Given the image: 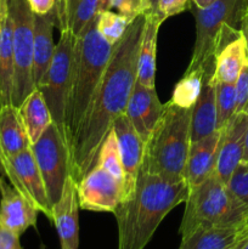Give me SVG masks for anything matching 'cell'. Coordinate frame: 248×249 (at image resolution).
Listing matches in <instances>:
<instances>
[{
  "instance_id": "f1b7e54d",
  "label": "cell",
  "mask_w": 248,
  "mask_h": 249,
  "mask_svg": "<svg viewBox=\"0 0 248 249\" xmlns=\"http://www.w3.org/2000/svg\"><path fill=\"white\" fill-rule=\"evenodd\" d=\"M129 23L130 21L126 17L111 10L99 12V17H97V28H99L100 34L104 36L105 40L108 41L113 46L124 36Z\"/></svg>"
},
{
  "instance_id": "bcb514c9",
  "label": "cell",
  "mask_w": 248,
  "mask_h": 249,
  "mask_svg": "<svg viewBox=\"0 0 248 249\" xmlns=\"http://www.w3.org/2000/svg\"><path fill=\"white\" fill-rule=\"evenodd\" d=\"M246 229V231H247V232H248V228H245Z\"/></svg>"
},
{
  "instance_id": "ab89813d",
  "label": "cell",
  "mask_w": 248,
  "mask_h": 249,
  "mask_svg": "<svg viewBox=\"0 0 248 249\" xmlns=\"http://www.w3.org/2000/svg\"><path fill=\"white\" fill-rule=\"evenodd\" d=\"M241 163H243V164H248V129H247V133H246L245 147H243V155H242V160H241Z\"/></svg>"
},
{
  "instance_id": "ba28073f",
  "label": "cell",
  "mask_w": 248,
  "mask_h": 249,
  "mask_svg": "<svg viewBox=\"0 0 248 249\" xmlns=\"http://www.w3.org/2000/svg\"><path fill=\"white\" fill-rule=\"evenodd\" d=\"M75 36L70 28L61 29L49 70L36 85L50 109L53 122L65 139V119L72 79ZM66 141V140H65ZM68 147V146H67Z\"/></svg>"
},
{
  "instance_id": "83f0119b",
  "label": "cell",
  "mask_w": 248,
  "mask_h": 249,
  "mask_svg": "<svg viewBox=\"0 0 248 249\" xmlns=\"http://www.w3.org/2000/svg\"><path fill=\"white\" fill-rule=\"evenodd\" d=\"M214 82V80H213ZM215 85L216 129L224 128L236 113L235 84L214 82Z\"/></svg>"
},
{
  "instance_id": "ee69618b",
  "label": "cell",
  "mask_w": 248,
  "mask_h": 249,
  "mask_svg": "<svg viewBox=\"0 0 248 249\" xmlns=\"http://www.w3.org/2000/svg\"><path fill=\"white\" fill-rule=\"evenodd\" d=\"M243 228H248V215H247V218H246V221H245V225H243Z\"/></svg>"
},
{
  "instance_id": "4316f807",
  "label": "cell",
  "mask_w": 248,
  "mask_h": 249,
  "mask_svg": "<svg viewBox=\"0 0 248 249\" xmlns=\"http://www.w3.org/2000/svg\"><path fill=\"white\" fill-rule=\"evenodd\" d=\"M204 74L206 73L202 70H186L175 85L169 101L182 108H192L201 94Z\"/></svg>"
},
{
  "instance_id": "e575fe53",
  "label": "cell",
  "mask_w": 248,
  "mask_h": 249,
  "mask_svg": "<svg viewBox=\"0 0 248 249\" xmlns=\"http://www.w3.org/2000/svg\"><path fill=\"white\" fill-rule=\"evenodd\" d=\"M19 237L14 231L0 225V249H23Z\"/></svg>"
},
{
  "instance_id": "8fae6325",
  "label": "cell",
  "mask_w": 248,
  "mask_h": 249,
  "mask_svg": "<svg viewBox=\"0 0 248 249\" xmlns=\"http://www.w3.org/2000/svg\"><path fill=\"white\" fill-rule=\"evenodd\" d=\"M247 129L248 105L245 109L233 114L230 122L224 126L220 151L214 173L226 185L242 160Z\"/></svg>"
},
{
  "instance_id": "60d3db41",
  "label": "cell",
  "mask_w": 248,
  "mask_h": 249,
  "mask_svg": "<svg viewBox=\"0 0 248 249\" xmlns=\"http://www.w3.org/2000/svg\"><path fill=\"white\" fill-rule=\"evenodd\" d=\"M112 0H99V12L111 10Z\"/></svg>"
},
{
  "instance_id": "b9f144b4",
  "label": "cell",
  "mask_w": 248,
  "mask_h": 249,
  "mask_svg": "<svg viewBox=\"0 0 248 249\" xmlns=\"http://www.w3.org/2000/svg\"><path fill=\"white\" fill-rule=\"evenodd\" d=\"M235 249H248V235L245 236L243 238H241L238 241V243L236 245Z\"/></svg>"
},
{
  "instance_id": "f546056e",
  "label": "cell",
  "mask_w": 248,
  "mask_h": 249,
  "mask_svg": "<svg viewBox=\"0 0 248 249\" xmlns=\"http://www.w3.org/2000/svg\"><path fill=\"white\" fill-rule=\"evenodd\" d=\"M228 186L233 196L248 208V164L240 163L231 175Z\"/></svg>"
},
{
  "instance_id": "277c9868",
  "label": "cell",
  "mask_w": 248,
  "mask_h": 249,
  "mask_svg": "<svg viewBox=\"0 0 248 249\" xmlns=\"http://www.w3.org/2000/svg\"><path fill=\"white\" fill-rule=\"evenodd\" d=\"M192 108H182L173 102L164 109L145 142L140 172L158 175L173 181L184 179L191 146Z\"/></svg>"
},
{
  "instance_id": "7bdbcfd3",
  "label": "cell",
  "mask_w": 248,
  "mask_h": 249,
  "mask_svg": "<svg viewBox=\"0 0 248 249\" xmlns=\"http://www.w3.org/2000/svg\"><path fill=\"white\" fill-rule=\"evenodd\" d=\"M63 4V0H56V4H55V9H57V7H60L61 5Z\"/></svg>"
},
{
  "instance_id": "836d02e7",
  "label": "cell",
  "mask_w": 248,
  "mask_h": 249,
  "mask_svg": "<svg viewBox=\"0 0 248 249\" xmlns=\"http://www.w3.org/2000/svg\"><path fill=\"white\" fill-rule=\"evenodd\" d=\"M0 175L4 178H6L7 180H9L10 184L12 185V186L15 187V189L17 190V191L19 192V194L23 195L24 197H26L27 199L28 198V195H27L26 190L23 189V186H22L21 181L18 180V177H17L16 172H15L14 167H12L11 164V160H9V158L5 156L4 151H2L1 146H0ZM31 201V199H29Z\"/></svg>"
},
{
  "instance_id": "52a82bcc",
  "label": "cell",
  "mask_w": 248,
  "mask_h": 249,
  "mask_svg": "<svg viewBox=\"0 0 248 249\" xmlns=\"http://www.w3.org/2000/svg\"><path fill=\"white\" fill-rule=\"evenodd\" d=\"M12 19L14 89L12 105L18 107L35 89L33 80L34 18L28 0H7Z\"/></svg>"
},
{
  "instance_id": "9a60e30c",
  "label": "cell",
  "mask_w": 248,
  "mask_h": 249,
  "mask_svg": "<svg viewBox=\"0 0 248 249\" xmlns=\"http://www.w3.org/2000/svg\"><path fill=\"white\" fill-rule=\"evenodd\" d=\"M163 109L164 105L159 101L156 88L143 87L136 82L124 114L146 142L151 131L159 121Z\"/></svg>"
},
{
  "instance_id": "2e32d148",
  "label": "cell",
  "mask_w": 248,
  "mask_h": 249,
  "mask_svg": "<svg viewBox=\"0 0 248 249\" xmlns=\"http://www.w3.org/2000/svg\"><path fill=\"white\" fill-rule=\"evenodd\" d=\"M223 133L224 128L216 129L211 135L192 142L190 146L184 173V179L189 190L198 186L215 169Z\"/></svg>"
},
{
  "instance_id": "6da1fadb",
  "label": "cell",
  "mask_w": 248,
  "mask_h": 249,
  "mask_svg": "<svg viewBox=\"0 0 248 249\" xmlns=\"http://www.w3.org/2000/svg\"><path fill=\"white\" fill-rule=\"evenodd\" d=\"M145 19V15L134 18L114 45L91 108L68 148L70 175L75 182H79L94 167L105 138L116 119L125 113L138 78V57Z\"/></svg>"
},
{
  "instance_id": "7402d4cb",
  "label": "cell",
  "mask_w": 248,
  "mask_h": 249,
  "mask_svg": "<svg viewBox=\"0 0 248 249\" xmlns=\"http://www.w3.org/2000/svg\"><path fill=\"white\" fill-rule=\"evenodd\" d=\"M145 28L138 57L139 84L156 88V57H157L158 31L163 23L156 14H145Z\"/></svg>"
},
{
  "instance_id": "1f68e13d",
  "label": "cell",
  "mask_w": 248,
  "mask_h": 249,
  "mask_svg": "<svg viewBox=\"0 0 248 249\" xmlns=\"http://www.w3.org/2000/svg\"><path fill=\"white\" fill-rule=\"evenodd\" d=\"M190 1L192 0H159L156 15L159 17L160 21L164 22L169 17L190 9Z\"/></svg>"
},
{
  "instance_id": "7a4b0ae2",
  "label": "cell",
  "mask_w": 248,
  "mask_h": 249,
  "mask_svg": "<svg viewBox=\"0 0 248 249\" xmlns=\"http://www.w3.org/2000/svg\"><path fill=\"white\" fill-rule=\"evenodd\" d=\"M187 196L185 180L173 181L139 173L133 192L112 213L118 228L117 249H145L163 219L186 201Z\"/></svg>"
},
{
  "instance_id": "d4e9b609",
  "label": "cell",
  "mask_w": 248,
  "mask_h": 249,
  "mask_svg": "<svg viewBox=\"0 0 248 249\" xmlns=\"http://www.w3.org/2000/svg\"><path fill=\"white\" fill-rule=\"evenodd\" d=\"M18 111L31 145L35 143L44 131L53 123L50 109L38 88L23 100L18 106Z\"/></svg>"
},
{
  "instance_id": "4fadbf2b",
  "label": "cell",
  "mask_w": 248,
  "mask_h": 249,
  "mask_svg": "<svg viewBox=\"0 0 248 249\" xmlns=\"http://www.w3.org/2000/svg\"><path fill=\"white\" fill-rule=\"evenodd\" d=\"M113 130L118 140L119 155H121V162L124 172V189H125V197H128L133 192L140 173L145 141L131 125L125 114H122L116 119Z\"/></svg>"
},
{
  "instance_id": "3957f363",
  "label": "cell",
  "mask_w": 248,
  "mask_h": 249,
  "mask_svg": "<svg viewBox=\"0 0 248 249\" xmlns=\"http://www.w3.org/2000/svg\"><path fill=\"white\" fill-rule=\"evenodd\" d=\"M99 14L75 36L72 79L65 119V140L70 148L82 128L113 53L97 28Z\"/></svg>"
},
{
  "instance_id": "30bf717a",
  "label": "cell",
  "mask_w": 248,
  "mask_h": 249,
  "mask_svg": "<svg viewBox=\"0 0 248 249\" xmlns=\"http://www.w3.org/2000/svg\"><path fill=\"white\" fill-rule=\"evenodd\" d=\"M79 208L97 213H113L125 197L124 177L96 162L77 182Z\"/></svg>"
},
{
  "instance_id": "8992f818",
  "label": "cell",
  "mask_w": 248,
  "mask_h": 249,
  "mask_svg": "<svg viewBox=\"0 0 248 249\" xmlns=\"http://www.w3.org/2000/svg\"><path fill=\"white\" fill-rule=\"evenodd\" d=\"M248 9V0H216L206 9L191 5L190 10L196 19V41L187 71L202 70L213 74L215 67V48L224 24L240 29Z\"/></svg>"
},
{
  "instance_id": "cb8c5ba5",
  "label": "cell",
  "mask_w": 248,
  "mask_h": 249,
  "mask_svg": "<svg viewBox=\"0 0 248 249\" xmlns=\"http://www.w3.org/2000/svg\"><path fill=\"white\" fill-rule=\"evenodd\" d=\"M245 237L243 228H201L181 237L179 249H231Z\"/></svg>"
},
{
  "instance_id": "603a6c76",
  "label": "cell",
  "mask_w": 248,
  "mask_h": 249,
  "mask_svg": "<svg viewBox=\"0 0 248 249\" xmlns=\"http://www.w3.org/2000/svg\"><path fill=\"white\" fill-rule=\"evenodd\" d=\"M0 146L9 160L32 146L18 107L12 104L0 106Z\"/></svg>"
},
{
  "instance_id": "5b68a950",
  "label": "cell",
  "mask_w": 248,
  "mask_h": 249,
  "mask_svg": "<svg viewBox=\"0 0 248 249\" xmlns=\"http://www.w3.org/2000/svg\"><path fill=\"white\" fill-rule=\"evenodd\" d=\"M247 215V207L213 172L198 186L189 190L179 233L185 237L201 228H243Z\"/></svg>"
},
{
  "instance_id": "5bb4252c",
  "label": "cell",
  "mask_w": 248,
  "mask_h": 249,
  "mask_svg": "<svg viewBox=\"0 0 248 249\" xmlns=\"http://www.w3.org/2000/svg\"><path fill=\"white\" fill-rule=\"evenodd\" d=\"M79 209L77 182L68 175L61 198L53 206L51 220L55 224L61 249H78L79 247Z\"/></svg>"
},
{
  "instance_id": "ffe728a7",
  "label": "cell",
  "mask_w": 248,
  "mask_h": 249,
  "mask_svg": "<svg viewBox=\"0 0 248 249\" xmlns=\"http://www.w3.org/2000/svg\"><path fill=\"white\" fill-rule=\"evenodd\" d=\"M247 60L246 40L241 32L235 38L223 41L218 45L215 53V67L212 79L214 82L235 84Z\"/></svg>"
},
{
  "instance_id": "44dd1931",
  "label": "cell",
  "mask_w": 248,
  "mask_h": 249,
  "mask_svg": "<svg viewBox=\"0 0 248 249\" xmlns=\"http://www.w3.org/2000/svg\"><path fill=\"white\" fill-rule=\"evenodd\" d=\"M212 77L213 74H204L201 94L192 107L191 143L216 130L215 85Z\"/></svg>"
},
{
  "instance_id": "4dcf8cb0",
  "label": "cell",
  "mask_w": 248,
  "mask_h": 249,
  "mask_svg": "<svg viewBox=\"0 0 248 249\" xmlns=\"http://www.w3.org/2000/svg\"><path fill=\"white\" fill-rule=\"evenodd\" d=\"M111 9H116L118 14L123 15L130 22L146 11L143 0H112Z\"/></svg>"
},
{
  "instance_id": "d6a6232c",
  "label": "cell",
  "mask_w": 248,
  "mask_h": 249,
  "mask_svg": "<svg viewBox=\"0 0 248 249\" xmlns=\"http://www.w3.org/2000/svg\"><path fill=\"white\" fill-rule=\"evenodd\" d=\"M236 90V113L246 108L248 105V60L241 70L235 83Z\"/></svg>"
},
{
  "instance_id": "d6986e66",
  "label": "cell",
  "mask_w": 248,
  "mask_h": 249,
  "mask_svg": "<svg viewBox=\"0 0 248 249\" xmlns=\"http://www.w3.org/2000/svg\"><path fill=\"white\" fill-rule=\"evenodd\" d=\"M56 24L55 9L46 15H36L34 18V50H33V80L34 85L40 83L49 70L53 53V27Z\"/></svg>"
},
{
  "instance_id": "74e56055",
  "label": "cell",
  "mask_w": 248,
  "mask_h": 249,
  "mask_svg": "<svg viewBox=\"0 0 248 249\" xmlns=\"http://www.w3.org/2000/svg\"><path fill=\"white\" fill-rule=\"evenodd\" d=\"M158 1H159V0H143L146 7L145 14H156L158 7Z\"/></svg>"
},
{
  "instance_id": "8d00e7d4",
  "label": "cell",
  "mask_w": 248,
  "mask_h": 249,
  "mask_svg": "<svg viewBox=\"0 0 248 249\" xmlns=\"http://www.w3.org/2000/svg\"><path fill=\"white\" fill-rule=\"evenodd\" d=\"M241 32H242V36L246 40V48H247V53H248V9L246 11L245 16H243L242 22H241L240 26Z\"/></svg>"
},
{
  "instance_id": "d590c367",
  "label": "cell",
  "mask_w": 248,
  "mask_h": 249,
  "mask_svg": "<svg viewBox=\"0 0 248 249\" xmlns=\"http://www.w3.org/2000/svg\"><path fill=\"white\" fill-rule=\"evenodd\" d=\"M32 11L36 15H46L53 11L56 0H28Z\"/></svg>"
},
{
  "instance_id": "484cf974",
  "label": "cell",
  "mask_w": 248,
  "mask_h": 249,
  "mask_svg": "<svg viewBox=\"0 0 248 249\" xmlns=\"http://www.w3.org/2000/svg\"><path fill=\"white\" fill-rule=\"evenodd\" d=\"M55 12L56 24L60 31L70 28L77 36L99 14V0H63V4L55 9Z\"/></svg>"
},
{
  "instance_id": "9c48e42d",
  "label": "cell",
  "mask_w": 248,
  "mask_h": 249,
  "mask_svg": "<svg viewBox=\"0 0 248 249\" xmlns=\"http://www.w3.org/2000/svg\"><path fill=\"white\" fill-rule=\"evenodd\" d=\"M43 177L51 207L57 203L70 175L67 143L55 124H51L35 143L31 146Z\"/></svg>"
},
{
  "instance_id": "e0dca14e",
  "label": "cell",
  "mask_w": 248,
  "mask_h": 249,
  "mask_svg": "<svg viewBox=\"0 0 248 249\" xmlns=\"http://www.w3.org/2000/svg\"><path fill=\"white\" fill-rule=\"evenodd\" d=\"M10 160L32 203L35 206L39 213H43L46 218L53 220V207L49 202L43 177L32 147L26 148L18 155L10 158Z\"/></svg>"
},
{
  "instance_id": "ac0fdd59",
  "label": "cell",
  "mask_w": 248,
  "mask_h": 249,
  "mask_svg": "<svg viewBox=\"0 0 248 249\" xmlns=\"http://www.w3.org/2000/svg\"><path fill=\"white\" fill-rule=\"evenodd\" d=\"M14 40L7 0H0V106L12 104Z\"/></svg>"
},
{
  "instance_id": "7c38bea8",
  "label": "cell",
  "mask_w": 248,
  "mask_h": 249,
  "mask_svg": "<svg viewBox=\"0 0 248 249\" xmlns=\"http://www.w3.org/2000/svg\"><path fill=\"white\" fill-rule=\"evenodd\" d=\"M38 214L35 206L0 175V225L21 236L35 228Z\"/></svg>"
},
{
  "instance_id": "f35d334b",
  "label": "cell",
  "mask_w": 248,
  "mask_h": 249,
  "mask_svg": "<svg viewBox=\"0 0 248 249\" xmlns=\"http://www.w3.org/2000/svg\"><path fill=\"white\" fill-rule=\"evenodd\" d=\"M216 0H192V4L195 6L199 7V9H206V7L211 6L213 2H215Z\"/></svg>"
},
{
  "instance_id": "f6af8a7d",
  "label": "cell",
  "mask_w": 248,
  "mask_h": 249,
  "mask_svg": "<svg viewBox=\"0 0 248 249\" xmlns=\"http://www.w3.org/2000/svg\"><path fill=\"white\" fill-rule=\"evenodd\" d=\"M237 243H238V242H237ZM237 243H236V245H237ZM235 248H236V246H233V247L231 248V249H235Z\"/></svg>"
}]
</instances>
